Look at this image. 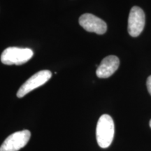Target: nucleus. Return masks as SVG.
Listing matches in <instances>:
<instances>
[{
	"mask_svg": "<svg viewBox=\"0 0 151 151\" xmlns=\"http://www.w3.org/2000/svg\"><path fill=\"white\" fill-rule=\"evenodd\" d=\"M51 76L52 73L49 70H42L35 73L27 81H26L19 88L17 92V97L18 98L23 97L36 88L44 85L51 78Z\"/></svg>",
	"mask_w": 151,
	"mask_h": 151,
	"instance_id": "3",
	"label": "nucleus"
},
{
	"mask_svg": "<svg viewBox=\"0 0 151 151\" xmlns=\"http://www.w3.org/2000/svg\"><path fill=\"white\" fill-rule=\"evenodd\" d=\"M30 137L29 130L15 132L6 139L0 147V151H18L27 144Z\"/></svg>",
	"mask_w": 151,
	"mask_h": 151,
	"instance_id": "4",
	"label": "nucleus"
},
{
	"mask_svg": "<svg viewBox=\"0 0 151 151\" xmlns=\"http://www.w3.org/2000/svg\"><path fill=\"white\" fill-rule=\"evenodd\" d=\"M150 128H151V120H150Z\"/></svg>",
	"mask_w": 151,
	"mask_h": 151,
	"instance_id": "9",
	"label": "nucleus"
},
{
	"mask_svg": "<svg viewBox=\"0 0 151 151\" xmlns=\"http://www.w3.org/2000/svg\"><path fill=\"white\" fill-rule=\"evenodd\" d=\"M146 23V17L143 11L139 6H133L128 18L127 30L129 35L137 37L142 32Z\"/></svg>",
	"mask_w": 151,
	"mask_h": 151,
	"instance_id": "5",
	"label": "nucleus"
},
{
	"mask_svg": "<svg viewBox=\"0 0 151 151\" xmlns=\"http://www.w3.org/2000/svg\"><path fill=\"white\" fill-rule=\"evenodd\" d=\"M120 60L116 55H109L104 58L97 67L96 74L100 78H106L112 76L118 69Z\"/></svg>",
	"mask_w": 151,
	"mask_h": 151,
	"instance_id": "7",
	"label": "nucleus"
},
{
	"mask_svg": "<svg viewBox=\"0 0 151 151\" xmlns=\"http://www.w3.org/2000/svg\"><path fill=\"white\" fill-rule=\"evenodd\" d=\"M80 25L89 32L103 35L107 30L106 23L93 14H84L79 18Z\"/></svg>",
	"mask_w": 151,
	"mask_h": 151,
	"instance_id": "6",
	"label": "nucleus"
},
{
	"mask_svg": "<svg viewBox=\"0 0 151 151\" xmlns=\"http://www.w3.org/2000/svg\"><path fill=\"white\" fill-rule=\"evenodd\" d=\"M146 86H147V88H148V92L151 95V76H150L148 78V79H147Z\"/></svg>",
	"mask_w": 151,
	"mask_h": 151,
	"instance_id": "8",
	"label": "nucleus"
},
{
	"mask_svg": "<svg viewBox=\"0 0 151 151\" xmlns=\"http://www.w3.org/2000/svg\"><path fill=\"white\" fill-rule=\"evenodd\" d=\"M33 55L30 48L9 47L1 53V61L6 65H21L29 61Z\"/></svg>",
	"mask_w": 151,
	"mask_h": 151,
	"instance_id": "2",
	"label": "nucleus"
},
{
	"mask_svg": "<svg viewBox=\"0 0 151 151\" xmlns=\"http://www.w3.org/2000/svg\"><path fill=\"white\" fill-rule=\"evenodd\" d=\"M115 126L112 118L109 115H102L98 120L96 129L98 145L102 148L110 146L113 140Z\"/></svg>",
	"mask_w": 151,
	"mask_h": 151,
	"instance_id": "1",
	"label": "nucleus"
}]
</instances>
